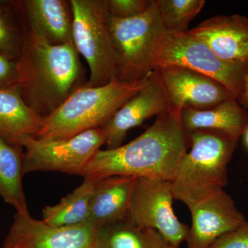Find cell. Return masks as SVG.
Listing matches in <instances>:
<instances>
[{
    "mask_svg": "<svg viewBox=\"0 0 248 248\" xmlns=\"http://www.w3.org/2000/svg\"><path fill=\"white\" fill-rule=\"evenodd\" d=\"M181 115L182 112L167 108L133 141L113 149L99 150L81 177L100 179L127 176L172 182L190 146Z\"/></svg>",
    "mask_w": 248,
    "mask_h": 248,
    "instance_id": "obj_1",
    "label": "cell"
},
{
    "mask_svg": "<svg viewBox=\"0 0 248 248\" xmlns=\"http://www.w3.org/2000/svg\"><path fill=\"white\" fill-rule=\"evenodd\" d=\"M17 66L21 96L42 118L58 110L86 83L79 53L73 44L50 45L27 29Z\"/></svg>",
    "mask_w": 248,
    "mask_h": 248,
    "instance_id": "obj_2",
    "label": "cell"
},
{
    "mask_svg": "<svg viewBox=\"0 0 248 248\" xmlns=\"http://www.w3.org/2000/svg\"><path fill=\"white\" fill-rule=\"evenodd\" d=\"M188 135L190 151L183 157L171 187L174 200L190 209L224 190L228 164L239 140L215 130H196Z\"/></svg>",
    "mask_w": 248,
    "mask_h": 248,
    "instance_id": "obj_3",
    "label": "cell"
},
{
    "mask_svg": "<svg viewBox=\"0 0 248 248\" xmlns=\"http://www.w3.org/2000/svg\"><path fill=\"white\" fill-rule=\"evenodd\" d=\"M151 76L134 83L115 79L97 87L84 85L76 90L58 110L43 118V128L37 139L66 140L88 130L102 128L146 84Z\"/></svg>",
    "mask_w": 248,
    "mask_h": 248,
    "instance_id": "obj_4",
    "label": "cell"
},
{
    "mask_svg": "<svg viewBox=\"0 0 248 248\" xmlns=\"http://www.w3.org/2000/svg\"><path fill=\"white\" fill-rule=\"evenodd\" d=\"M73 42L90 69L84 86H102L118 79L119 59L109 27L107 0H71Z\"/></svg>",
    "mask_w": 248,
    "mask_h": 248,
    "instance_id": "obj_5",
    "label": "cell"
},
{
    "mask_svg": "<svg viewBox=\"0 0 248 248\" xmlns=\"http://www.w3.org/2000/svg\"><path fill=\"white\" fill-rule=\"evenodd\" d=\"M170 65L185 67L213 78L223 84L237 101L244 91L248 71V63L221 60L188 31H165L160 37L153 68Z\"/></svg>",
    "mask_w": 248,
    "mask_h": 248,
    "instance_id": "obj_6",
    "label": "cell"
},
{
    "mask_svg": "<svg viewBox=\"0 0 248 248\" xmlns=\"http://www.w3.org/2000/svg\"><path fill=\"white\" fill-rule=\"evenodd\" d=\"M109 27L118 55V79L134 83L151 76L156 44L166 31L156 1L137 17L119 19L110 16Z\"/></svg>",
    "mask_w": 248,
    "mask_h": 248,
    "instance_id": "obj_7",
    "label": "cell"
},
{
    "mask_svg": "<svg viewBox=\"0 0 248 248\" xmlns=\"http://www.w3.org/2000/svg\"><path fill=\"white\" fill-rule=\"evenodd\" d=\"M104 144L101 128L66 140L29 139L23 145L24 174L53 171L81 176L93 155Z\"/></svg>",
    "mask_w": 248,
    "mask_h": 248,
    "instance_id": "obj_8",
    "label": "cell"
},
{
    "mask_svg": "<svg viewBox=\"0 0 248 248\" xmlns=\"http://www.w3.org/2000/svg\"><path fill=\"white\" fill-rule=\"evenodd\" d=\"M173 200L170 182L137 177L127 219L135 226L158 232L166 244L179 248L186 241L189 227L174 215Z\"/></svg>",
    "mask_w": 248,
    "mask_h": 248,
    "instance_id": "obj_9",
    "label": "cell"
},
{
    "mask_svg": "<svg viewBox=\"0 0 248 248\" xmlns=\"http://www.w3.org/2000/svg\"><path fill=\"white\" fill-rule=\"evenodd\" d=\"M153 75L164 93L168 108L208 109L236 99L221 83L185 67H155Z\"/></svg>",
    "mask_w": 248,
    "mask_h": 248,
    "instance_id": "obj_10",
    "label": "cell"
},
{
    "mask_svg": "<svg viewBox=\"0 0 248 248\" xmlns=\"http://www.w3.org/2000/svg\"><path fill=\"white\" fill-rule=\"evenodd\" d=\"M97 229L89 222L54 226L29 213H16L2 248H93Z\"/></svg>",
    "mask_w": 248,
    "mask_h": 248,
    "instance_id": "obj_11",
    "label": "cell"
},
{
    "mask_svg": "<svg viewBox=\"0 0 248 248\" xmlns=\"http://www.w3.org/2000/svg\"><path fill=\"white\" fill-rule=\"evenodd\" d=\"M189 210L192 224L185 241L187 248H210L223 234L247 221L224 190Z\"/></svg>",
    "mask_w": 248,
    "mask_h": 248,
    "instance_id": "obj_12",
    "label": "cell"
},
{
    "mask_svg": "<svg viewBox=\"0 0 248 248\" xmlns=\"http://www.w3.org/2000/svg\"><path fill=\"white\" fill-rule=\"evenodd\" d=\"M168 108L162 89L152 73L146 84L102 127L107 149L122 146L130 129Z\"/></svg>",
    "mask_w": 248,
    "mask_h": 248,
    "instance_id": "obj_13",
    "label": "cell"
},
{
    "mask_svg": "<svg viewBox=\"0 0 248 248\" xmlns=\"http://www.w3.org/2000/svg\"><path fill=\"white\" fill-rule=\"evenodd\" d=\"M188 32L221 60L248 63V19L245 16H214Z\"/></svg>",
    "mask_w": 248,
    "mask_h": 248,
    "instance_id": "obj_14",
    "label": "cell"
},
{
    "mask_svg": "<svg viewBox=\"0 0 248 248\" xmlns=\"http://www.w3.org/2000/svg\"><path fill=\"white\" fill-rule=\"evenodd\" d=\"M26 28L50 45L73 44V14L71 1H17Z\"/></svg>",
    "mask_w": 248,
    "mask_h": 248,
    "instance_id": "obj_15",
    "label": "cell"
},
{
    "mask_svg": "<svg viewBox=\"0 0 248 248\" xmlns=\"http://www.w3.org/2000/svg\"><path fill=\"white\" fill-rule=\"evenodd\" d=\"M136 178L111 176L97 179L88 222L99 228L126 219Z\"/></svg>",
    "mask_w": 248,
    "mask_h": 248,
    "instance_id": "obj_16",
    "label": "cell"
},
{
    "mask_svg": "<svg viewBox=\"0 0 248 248\" xmlns=\"http://www.w3.org/2000/svg\"><path fill=\"white\" fill-rule=\"evenodd\" d=\"M43 128V118L28 107L17 86L0 89V135L10 143L23 147L37 138Z\"/></svg>",
    "mask_w": 248,
    "mask_h": 248,
    "instance_id": "obj_17",
    "label": "cell"
},
{
    "mask_svg": "<svg viewBox=\"0 0 248 248\" xmlns=\"http://www.w3.org/2000/svg\"><path fill=\"white\" fill-rule=\"evenodd\" d=\"M181 118L187 133L196 130H215L239 140L248 128V112L236 99L208 109L186 108L183 109Z\"/></svg>",
    "mask_w": 248,
    "mask_h": 248,
    "instance_id": "obj_18",
    "label": "cell"
},
{
    "mask_svg": "<svg viewBox=\"0 0 248 248\" xmlns=\"http://www.w3.org/2000/svg\"><path fill=\"white\" fill-rule=\"evenodd\" d=\"M24 148L10 143L0 135V197L16 209L29 213L23 189Z\"/></svg>",
    "mask_w": 248,
    "mask_h": 248,
    "instance_id": "obj_19",
    "label": "cell"
},
{
    "mask_svg": "<svg viewBox=\"0 0 248 248\" xmlns=\"http://www.w3.org/2000/svg\"><path fill=\"white\" fill-rule=\"evenodd\" d=\"M97 179L84 178V182L58 203L46 206L42 220L54 226H74L87 223L90 203Z\"/></svg>",
    "mask_w": 248,
    "mask_h": 248,
    "instance_id": "obj_20",
    "label": "cell"
},
{
    "mask_svg": "<svg viewBox=\"0 0 248 248\" xmlns=\"http://www.w3.org/2000/svg\"><path fill=\"white\" fill-rule=\"evenodd\" d=\"M166 244L158 232L135 226L126 218L98 228L93 248H163Z\"/></svg>",
    "mask_w": 248,
    "mask_h": 248,
    "instance_id": "obj_21",
    "label": "cell"
},
{
    "mask_svg": "<svg viewBox=\"0 0 248 248\" xmlns=\"http://www.w3.org/2000/svg\"><path fill=\"white\" fill-rule=\"evenodd\" d=\"M26 32L17 1L0 0V55L17 62L22 53Z\"/></svg>",
    "mask_w": 248,
    "mask_h": 248,
    "instance_id": "obj_22",
    "label": "cell"
},
{
    "mask_svg": "<svg viewBox=\"0 0 248 248\" xmlns=\"http://www.w3.org/2000/svg\"><path fill=\"white\" fill-rule=\"evenodd\" d=\"M160 17L168 32H187L189 24L200 14L204 0H156Z\"/></svg>",
    "mask_w": 248,
    "mask_h": 248,
    "instance_id": "obj_23",
    "label": "cell"
},
{
    "mask_svg": "<svg viewBox=\"0 0 248 248\" xmlns=\"http://www.w3.org/2000/svg\"><path fill=\"white\" fill-rule=\"evenodd\" d=\"M153 0H107L108 9L111 17L129 19L144 14Z\"/></svg>",
    "mask_w": 248,
    "mask_h": 248,
    "instance_id": "obj_24",
    "label": "cell"
},
{
    "mask_svg": "<svg viewBox=\"0 0 248 248\" xmlns=\"http://www.w3.org/2000/svg\"><path fill=\"white\" fill-rule=\"evenodd\" d=\"M210 248H248V220L223 234Z\"/></svg>",
    "mask_w": 248,
    "mask_h": 248,
    "instance_id": "obj_25",
    "label": "cell"
},
{
    "mask_svg": "<svg viewBox=\"0 0 248 248\" xmlns=\"http://www.w3.org/2000/svg\"><path fill=\"white\" fill-rule=\"evenodd\" d=\"M17 86V62L0 55V89Z\"/></svg>",
    "mask_w": 248,
    "mask_h": 248,
    "instance_id": "obj_26",
    "label": "cell"
},
{
    "mask_svg": "<svg viewBox=\"0 0 248 248\" xmlns=\"http://www.w3.org/2000/svg\"><path fill=\"white\" fill-rule=\"evenodd\" d=\"M238 102L241 107L248 108V71L245 81L244 89L241 97L238 99Z\"/></svg>",
    "mask_w": 248,
    "mask_h": 248,
    "instance_id": "obj_27",
    "label": "cell"
},
{
    "mask_svg": "<svg viewBox=\"0 0 248 248\" xmlns=\"http://www.w3.org/2000/svg\"><path fill=\"white\" fill-rule=\"evenodd\" d=\"M243 136H244V138L245 143H246V147H247L248 149V128L247 130H246V132H245Z\"/></svg>",
    "mask_w": 248,
    "mask_h": 248,
    "instance_id": "obj_28",
    "label": "cell"
},
{
    "mask_svg": "<svg viewBox=\"0 0 248 248\" xmlns=\"http://www.w3.org/2000/svg\"><path fill=\"white\" fill-rule=\"evenodd\" d=\"M163 248H173V247H172V246H169V245L166 244V246H165Z\"/></svg>",
    "mask_w": 248,
    "mask_h": 248,
    "instance_id": "obj_29",
    "label": "cell"
}]
</instances>
